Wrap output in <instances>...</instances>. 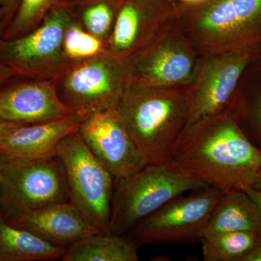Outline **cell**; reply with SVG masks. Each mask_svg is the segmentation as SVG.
<instances>
[{"label":"cell","instance_id":"cell-18","mask_svg":"<svg viewBox=\"0 0 261 261\" xmlns=\"http://www.w3.org/2000/svg\"><path fill=\"white\" fill-rule=\"evenodd\" d=\"M139 245L128 233H96L65 248L63 261H138Z\"/></svg>","mask_w":261,"mask_h":261},{"label":"cell","instance_id":"cell-16","mask_svg":"<svg viewBox=\"0 0 261 261\" xmlns=\"http://www.w3.org/2000/svg\"><path fill=\"white\" fill-rule=\"evenodd\" d=\"M84 118L74 115L56 121L15 127L0 140V152L19 159L55 157L60 142L78 132Z\"/></svg>","mask_w":261,"mask_h":261},{"label":"cell","instance_id":"cell-24","mask_svg":"<svg viewBox=\"0 0 261 261\" xmlns=\"http://www.w3.org/2000/svg\"><path fill=\"white\" fill-rule=\"evenodd\" d=\"M241 113L247 115L254 135L261 143V92L251 106L247 108L246 110L236 113V114L238 115Z\"/></svg>","mask_w":261,"mask_h":261},{"label":"cell","instance_id":"cell-25","mask_svg":"<svg viewBox=\"0 0 261 261\" xmlns=\"http://www.w3.org/2000/svg\"><path fill=\"white\" fill-rule=\"evenodd\" d=\"M20 0H0V8L4 12L3 32L12 21L20 5Z\"/></svg>","mask_w":261,"mask_h":261},{"label":"cell","instance_id":"cell-27","mask_svg":"<svg viewBox=\"0 0 261 261\" xmlns=\"http://www.w3.org/2000/svg\"><path fill=\"white\" fill-rule=\"evenodd\" d=\"M261 214V190L250 187L245 190Z\"/></svg>","mask_w":261,"mask_h":261},{"label":"cell","instance_id":"cell-19","mask_svg":"<svg viewBox=\"0 0 261 261\" xmlns=\"http://www.w3.org/2000/svg\"><path fill=\"white\" fill-rule=\"evenodd\" d=\"M65 250L9 224L0 210V261L56 260Z\"/></svg>","mask_w":261,"mask_h":261},{"label":"cell","instance_id":"cell-29","mask_svg":"<svg viewBox=\"0 0 261 261\" xmlns=\"http://www.w3.org/2000/svg\"><path fill=\"white\" fill-rule=\"evenodd\" d=\"M178 7H193L203 4L208 0H169Z\"/></svg>","mask_w":261,"mask_h":261},{"label":"cell","instance_id":"cell-28","mask_svg":"<svg viewBox=\"0 0 261 261\" xmlns=\"http://www.w3.org/2000/svg\"><path fill=\"white\" fill-rule=\"evenodd\" d=\"M13 76L15 75L13 74V71L4 63L0 61V88L4 86L8 81L11 80Z\"/></svg>","mask_w":261,"mask_h":261},{"label":"cell","instance_id":"cell-5","mask_svg":"<svg viewBox=\"0 0 261 261\" xmlns=\"http://www.w3.org/2000/svg\"><path fill=\"white\" fill-rule=\"evenodd\" d=\"M133 80V61L110 53L70 64L55 80L62 102L85 118L118 108Z\"/></svg>","mask_w":261,"mask_h":261},{"label":"cell","instance_id":"cell-31","mask_svg":"<svg viewBox=\"0 0 261 261\" xmlns=\"http://www.w3.org/2000/svg\"><path fill=\"white\" fill-rule=\"evenodd\" d=\"M7 156L0 152V198H1L2 176H3V170L4 167Z\"/></svg>","mask_w":261,"mask_h":261},{"label":"cell","instance_id":"cell-17","mask_svg":"<svg viewBox=\"0 0 261 261\" xmlns=\"http://www.w3.org/2000/svg\"><path fill=\"white\" fill-rule=\"evenodd\" d=\"M247 231L261 236V214L245 191L224 192L201 233L202 237L216 233Z\"/></svg>","mask_w":261,"mask_h":261},{"label":"cell","instance_id":"cell-23","mask_svg":"<svg viewBox=\"0 0 261 261\" xmlns=\"http://www.w3.org/2000/svg\"><path fill=\"white\" fill-rule=\"evenodd\" d=\"M67 0H20L16 14L5 29L2 38L11 40L32 32L53 7Z\"/></svg>","mask_w":261,"mask_h":261},{"label":"cell","instance_id":"cell-1","mask_svg":"<svg viewBox=\"0 0 261 261\" xmlns=\"http://www.w3.org/2000/svg\"><path fill=\"white\" fill-rule=\"evenodd\" d=\"M171 162L223 192L252 187L261 168V147L245 135L231 107L187 125Z\"/></svg>","mask_w":261,"mask_h":261},{"label":"cell","instance_id":"cell-14","mask_svg":"<svg viewBox=\"0 0 261 261\" xmlns=\"http://www.w3.org/2000/svg\"><path fill=\"white\" fill-rule=\"evenodd\" d=\"M74 115L58 96L55 80L13 76L0 88V119L3 121L25 126Z\"/></svg>","mask_w":261,"mask_h":261},{"label":"cell","instance_id":"cell-7","mask_svg":"<svg viewBox=\"0 0 261 261\" xmlns=\"http://www.w3.org/2000/svg\"><path fill=\"white\" fill-rule=\"evenodd\" d=\"M71 19L64 3L56 5L32 32L5 40L0 37V61L15 76L56 80L68 66L63 54L65 29Z\"/></svg>","mask_w":261,"mask_h":261},{"label":"cell","instance_id":"cell-33","mask_svg":"<svg viewBox=\"0 0 261 261\" xmlns=\"http://www.w3.org/2000/svg\"><path fill=\"white\" fill-rule=\"evenodd\" d=\"M3 19H4V12L0 8V37H2L3 32Z\"/></svg>","mask_w":261,"mask_h":261},{"label":"cell","instance_id":"cell-6","mask_svg":"<svg viewBox=\"0 0 261 261\" xmlns=\"http://www.w3.org/2000/svg\"><path fill=\"white\" fill-rule=\"evenodd\" d=\"M56 156L64 168L70 202L99 233H109L114 193L113 175L78 132L60 142Z\"/></svg>","mask_w":261,"mask_h":261},{"label":"cell","instance_id":"cell-9","mask_svg":"<svg viewBox=\"0 0 261 261\" xmlns=\"http://www.w3.org/2000/svg\"><path fill=\"white\" fill-rule=\"evenodd\" d=\"M198 53L174 20L132 60L133 84L160 87L190 86L200 67Z\"/></svg>","mask_w":261,"mask_h":261},{"label":"cell","instance_id":"cell-22","mask_svg":"<svg viewBox=\"0 0 261 261\" xmlns=\"http://www.w3.org/2000/svg\"><path fill=\"white\" fill-rule=\"evenodd\" d=\"M63 49L69 65L109 53L107 42L87 32L72 16L65 29Z\"/></svg>","mask_w":261,"mask_h":261},{"label":"cell","instance_id":"cell-3","mask_svg":"<svg viewBox=\"0 0 261 261\" xmlns=\"http://www.w3.org/2000/svg\"><path fill=\"white\" fill-rule=\"evenodd\" d=\"M176 22L202 55L255 47L261 42V0H208L179 7Z\"/></svg>","mask_w":261,"mask_h":261},{"label":"cell","instance_id":"cell-4","mask_svg":"<svg viewBox=\"0 0 261 261\" xmlns=\"http://www.w3.org/2000/svg\"><path fill=\"white\" fill-rule=\"evenodd\" d=\"M117 182L109 226V233L116 234L128 233L142 220L175 197L208 187L171 162L145 164Z\"/></svg>","mask_w":261,"mask_h":261},{"label":"cell","instance_id":"cell-21","mask_svg":"<svg viewBox=\"0 0 261 261\" xmlns=\"http://www.w3.org/2000/svg\"><path fill=\"white\" fill-rule=\"evenodd\" d=\"M260 235L247 231L216 233L200 238L205 261H240L253 248Z\"/></svg>","mask_w":261,"mask_h":261},{"label":"cell","instance_id":"cell-12","mask_svg":"<svg viewBox=\"0 0 261 261\" xmlns=\"http://www.w3.org/2000/svg\"><path fill=\"white\" fill-rule=\"evenodd\" d=\"M77 132L116 180L128 177L145 165L118 108L87 116Z\"/></svg>","mask_w":261,"mask_h":261},{"label":"cell","instance_id":"cell-20","mask_svg":"<svg viewBox=\"0 0 261 261\" xmlns=\"http://www.w3.org/2000/svg\"><path fill=\"white\" fill-rule=\"evenodd\" d=\"M123 0H67L72 18L90 34L108 43Z\"/></svg>","mask_w":261,"mask_h":261},{"label":"cell","instance_id":"cell-15","mask_svg":"<svg viewBox=\"0 0 261 261\" xmlns=\"http://www.w3.org/2000/svg\"><path fill=\"white\" fill-rule=\"evenodd\" d=\"M44 241L66 248L82 239L99 233L71 202H58L6 219Z\"/></svg>","mask_w":261,"mask_h":261},{"label":"cell","instance_id":"cell-26","mask_svg":"<svg viewBox=\"0 0 261 261\" xmlns=\"http://www.w3.org/2000/svg\"><path fill=\"white\" fill-rule=\"evenodd\" d=\"M240 261H261V236L257 245Z\"/></svg>","mask_w":261,"mask_h":261},{"label":"cell","instance_id":"cell-8","mask_svg":"<svg viewBox=\"0 0 261 261\" xmlns=\"http://www.w3.org/2000/svg\"><path fill=\"white\" fill-rule=\"evenodd\" d=\"M65 202H69V192L64 168L57 156L32 160L7 156L0 198L5 219Z\"/></svg>","mask_w":261,"mask_h":261},{"label":"cell","instance_id":"cell-13","mask_svg":"<svg viewBox=\"0 0 261 261\" xmlns=\"http://www.w3.org/2000/svg\"><path fill=\"white\" fill-rule=\"evenodd\" d=\"M178 13L169 0H123L108 39L110 54L133 60Z\"/></svg>","mask_w":261,"mask_h":261},{"label":"cell","instance_id":"cell-11","mask_svg":"<svg viewBox=\"0 0 261 261\" xmlns=\"http://www.w3.org/2000/svg\"><path fill=\"white\" fill-rule=\"evenodd\" d=\"M255 54V47H250L204 55L190 85L191 108L187 125L231 106L239 81Z\"/></svg>","mask_w":261,"mask_h":261},{"label":"cell","instance_id":"cell-30","mask_svg":"<svg viewBox=\"0 0 261 261\" xmlns=\"http://www.w3.org/2000/svg\"><path fill=\"white\" fill-rule=\"evenodd\" d=\"M20 126L16 123H10V122L3 121L0 119V140L5 137L10 130L15 127Z\"/></svg>","mask_w":261,"mask_h":261},{"label":"cell","instance_id":"cell-32","mask_svg":"<svg viewBox=\"0 0 261 261\" xmlns=\"http://www.w3.org/2000/svg\"><path fill=\"white\" fill-rule=\"evenodd\" d=\"M252 187L257 189V190H261V168L258 173H257V177L255 178V181L254 182Z\"/></svg>","mask_w":261,"mask_h":261},{"label":"cell","instance_id":"cell-2","mask_svg":"<svg viewBox=\"0 0 261 261\" xmlns=\"http://www.w3.org/2000/svg\"><path fill=\"white\" fill-rule=\"evenodd\" d=\"M191 108L190 86L160 87L132 83L118 111L145 164L171 162L186 128Z\"/></svg>","mask_w":261,"mask_h":261},{"label":"cell","instance_id":"cell-10","mask_svg":"<svg viewBox=\"0 0 261 261\" xmlns=\"http://www.w3.org/2000/svg\"><path fill=\"white\" fill-rule=\"evenodd\" d=\"M223 193L208 187L192 195L178 196L142 220L128 233L139 245L200 240Z\"/></svg>","mask_w":261,"mask_h":261}]
</instances>
